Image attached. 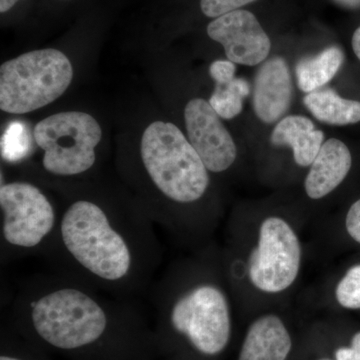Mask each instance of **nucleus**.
Here are the masks:
<instances>
[{
    "label": "nucleus",
    "instance_id": "nucleus-12",
    "mask_svg": "<svg viewBox=\"0 0 360 360\" xmlns=\"http://www.w3.org/2000/svg\"><path fill=\"white\" fill-rule=\"evenodd\" d=\"M352 163V153L345 142L336 139L323 142L305 179L307 195L321 200L333 193L347 176Z\"/></svg>",
    "mask_w": 360,
    "mask_h": 360
},
{
    "label": "nucleus",
    "instance_id": "nucleus-15",
    "mask_svg": "<svg viewBox=\"0 0 360 360\" xmlns=\"http://www.w3.org/2000/svg\"><path fill=\"white\" fill-rule=\"evenodd\" d=\"M307 110L319 122L331 125L354 124L360 122V103L342 98L335 90H315L303 98Z\"/></svg>",
    "mask_w": 360,
    "mask_h": 360
},
{
    "label": "nucleus",
    "instance_id": "nucleus-13",
    "mask_svg": "<svg viewBox=\"0 0 360 360\" xmlns=\"http://www.w3.org/2000/svg\"><path fill=\"white\" fill-rule=\"evenodd\" d=\"M291 338L276 315H264L251 324L238 360H286Z\"/></svg>",
    "mask_w": 360,
    "mask_h": 360
},
{
    "label": "nucleus",
    "instance_id": "nucleus-17",
    "mask_svg": "<svg viewBox=\"0 0 360 360\" xmlns=\"http://www.w3.org/2000/svg\"><path fill=\"white\" fill-rule=\"evenodd\" d=\"M250 92V84L246 80L234 78L229 84H215L210 103L220 117L232 120L243 111V99Z\"/></svg>",
    "mask_w": 360,
    "mask_h": 360
},
{
    "label": "nucleus",
    "instance_id": "nucleus-21",
    "mask_svg": "<svg viewBox=\"0 0 360 360\" xmlns=\"http://www.w3.org/2000/svg\"><path fill=\"white\" fill-rule=\"evenodd\" d=\"M236 63L231 60H217L210 68V77L215 84H225L236 78Z\"/></svg>",
    "mask_w": 360,
    "mask_h": 360
},
{
    "label": "nucleus",
    "instance_id": "nucleus-20",
    "mask_svg": "<svg viewBox=\"0 0 360 360\" xmlns=\"http://www.w3.org/2000/svg\"><path fill=\"white\" fill-rule=\"evenodd\" d=\"M253 1L255 0H200V9L206 18L214 20Z\"/></svg>",
    "mask_w": 360,
    "mask_h": 360
},
{
    "label": "nucleus",
    "instance_id": "nucleus-2",
    "mask_svg": "<svg viewBox=\"0 0 360 360\" xmlns=\"http://www.w3.org/2000/svg\"><path fill=\"white\" fill-rule=\"evenodd\" d=\"M110 295L52 272L25 281L11 307L37 340L60 352H77L96 347L113 328L136 321L131 300Z\"/></svg>",
    "mask_w": 360,
    "mask_h": 360
},
{
    "label": "nucleus",
    "instance_id": "nucleus-1",
    "mask_svg": "<svg viewBox=\"0 0 360 360\" xmlns=\"http://www.w3.org/2000/svg\"><path fill=\"white\" fill-rule=\"evenodd\" d=\"M156 224L144 208L77 198L59 212L42 251L53 272L108 295L148 288L160 262Z\"/></svg>",
    "mask_w": 360,
    "mask_h": 360
},
{
    "label": "nucleus",
    "instance_id": "nucleus-25",
    "mask_svg": "<svg viewBox=\"0 0 360 360\" xmlns=\"http://www.w3.org/2000/svg\"><path fill=\"white\" fill-rule=\"evenodd\" d=\"M352 44L355 56H356L357 58L360 60V26L355 30L354 37H352Z\"/></svg>",
    "mask_w": 360,
    "mask_h": 360
},
{
    "label": "nucleus",
    "instance_id": "nucleus-14",
    "mask_svg": "<svg viewBox=\"0 0 360 360\" xmlns=\"http://www.w3.org/2000/svg\"><path fill=\"white\" fill-rule=\"evenodd\" d=\"M270 141L274 146H290L295 162L300 167H307L312 165L319 155L323 144L324 134L314 129V122L309 118L290 115L277 123Z\"/></svg>",
    "mask_w": 360,
    "mask_h": 360
},
{
    "label": "nucleus",
    "instance_id": "nucleus-11",
    "mask_svg": "<svg viewBox=\"0 0 360 360\" xmlns=\"http://www.w3.org/2000/svg\"><path fill=\"white\" fill-rule=\"evenodd\" d=\"M292 98V82L288 63L270 58L259 68L253 87V108L262 122L274 123L288 110Z\"/></svg>",
    "mask_w": 360,
    "mask_h": 360
},
{
    "label": "nucleus",
    "instance_id": "nucleus-18",
    "mask_svg": "<svg viewBox=\"0 0 360 360\" xmlns=\"http://www.w3.org/2000/svg\"><path fill=\"white\" fill-rule=\"evenodd\" d=\"M335 295L341 307L360 309V264L348 270L338 283Z\"/></svg>",
    "mask_w": 360,
    "mask_h": 360
},
{
    "label": "nucleus",
    "instance_id": "nucleus-8",
    "mask_svg": "<svg viewBox=\"0 0 360 360\" xmlns=\"http://www.w3.org/2000/svg\"><path fill=\"white\" fill-rule=\"evenodd\" d=\"M300 260L302 248L290 225L269 217L260 225L258 245L250 255V281L264 292H281L295 283Z\"/></svg>",
    "mask_w": 360,
    "mask_h": 360
},
{
    "label": "nucleus",
    "instance_id": "nucleus-4",
    "mask_svg": "<svg viewBox=\"0 0 360 360\" xmlns=\"http://www.w3.org/2000/svg\"><path fill=\"white\" fill-rule=\"evenodd\" d=\"M153 300L170 330L186 338L200 354L213 356L229 345L231 310L224 291L217 284L198 281L177 290L165 277L156 284Z\"/></svg>",
    "mask_w": 360,
    "mask_h": 360
},
{
    "label": "nucleus",
    "instance_id": "nucleus-6",
    "mask_svg": "<svg viewBox=\"0 0 360 360\" xmlns=\"http://www.w3.org/2000/svg\"><path fill=\"white\" fill-rule=\"evenodd\" d=\"M1 258L41 255L56 233L59 212L39 186L27 181L0 186Z\"/></svg>",
    "mask_w": 360,
    "mask_h": 360
},
{
    "label": "nucleus",
    "instance_id": "nucleus-5",
    "mask_svg": "<svg viewBox=\"0 0 360 360\" xmlns=\"http://www.w3.org/2000/svg\"><path fill=\"white\" fill-rule=\"evenodd\" d=\"M72 77L70 59L58 49L21 54L0 68V108L13 115L39 110L63 96Z\"/></svg>",
    "mask_w": 360,
    "mask_h": 360
},
{
    "label": "nucleus",
    "instance_id": "nucleus-29",
    "mask_svg": "<svg viewBox=\"0 0 360 360\" xmlns=\"http://www.w3.org/2000/svg\"><path fill=\"white\" fill-rule=\"evenodd\" d=\"M321 360H330V359H321Z\"/></svg>",
    "mask_w": 360,
    "mask_h": 360
},
{
    "label": "nucleus",
    "instance_id": "nucleus-23",
    "mask_svg": "<svg viewBox=\"0 0 360 360\" xmlns=\"http://www.w3.org/2000/svg\"><path fill=\"white\" fill-rule=\"evenodd\" d=\"M336 360H360V352L352 347H341L336 350Z\"/></svg>",
    "mask_w": 360,
    "mask_h": 360
},
{
    "label": "nucleus",
    "instance_id": "nucleus-24",
    "mask_svg": "<svg viewBox=\"0 0 360 360\" xmlns=\"http://www.w3.org/2000/svg\"><path fill=\"white\" fill-rule=\"evenodd\" d=\"M20 1L22 0H0V13L2 14L9 13Z\"/></svg>",
    "mask_w": 360,
    "mask_h": 360
},
{
    "label": "nucleus",
    "instance_id": "nucleus-3",
    "mask_svg": "<svg viewBox=\"0 0 360 360\" xmlns=\"http://www.w3.org/2000/svg\"><path fill=\"white\" fill-rule=\"evenodd\" d=\"M139 158L143 175L155 193L146 208L148 214L158 196L160 198L153 215L156 225L165 224L167 203L194 205L207 193L210 184L207 168L176 125L163 122L148 125L141 137Z\"/></svg>",
    "mask_w": 360,
    "mask_h": 360
},
{
    "label": "nucleus",
    "instance_id": "nucleus-19",
    "mask_svg": "<svg viewBox=\"0 0 360 360\" xmlns=\"http://www.w3.org/2000/svg\"><path fill=\"white\" fill-rule=\"evenodd\" d=\"M27 137L20 124H13L2 137V158L9 162H18L28 155Z\"/></svg>",
    "mask_w": 360,
    "mask_h": 360
},
{
    "label": "nucleus",
    "instance_id": "nucleus-22",
    "mask_svg": "<svg viewBox=\"0 0 360 360\" xmlns=\"http://www.w3.org/2000/svg\"><path fill=\"white\" fill-rule=\"evenodd\" d=\"M345 224L348 234L360 243V200L355 201L348 210Z\"/></svg>",
    "mask_w": 360,
    "mask_h": 360
},
{
    "label": "nucleus",
    "instance_id": "nucleus-10",
    "mask_svg": "<svg viewBox=\"0 0 360 360\" xmlns=\"http://www.w3.org/2000/svg\"><path fill=\"white\" fill-rule=\"evenodd\" d=\"M206 32L224 47L227 58L233 63L255 66L269 58L271 42L250 11L238 9L214 18Z\"/></svg>",
    "mask_w": 360,
    "mask_h": 360
},
{
    "label": "nucleus",
    "instance_id": "nucleus-28",
    "mask_svg": "<svg viewBox=\"0 0 360 360\" xmlns=\"http://www.w3.org/2000/svg\"><path fill=\"white\" fill-rule=\"evenodd\" d=\"M0 360H25V359H20V357L15 356V355H13V354H2L1 356H0Z\"/></svg>",
    "mask_w": 360,
    "mask_h": 360
},
{
    "label": "nucleus",
    "instance_id": "nucleus-7",
    "mask_svg": "<svg viewBox=\"0 0 360 360\" xmlns=\"http://www.w3.org/2000/svg\"><path fill=\"white\" fill-rule=\"evenodd\" d=\"M101 137L98 122L80 111L56 113L34 127L35 142L44 151L42 168L56 176L75 177L92 169Z\"/></svg>",
    "mask_w": 360,
    "mask_h": 360
},
{
    "label": "nucleus",
    "instance_id": "nucleus-16",
    "mask_svg": "<svg viewBox=\"0 0 360 360\" xmlns=\"http://www.w3.org/2000/svg\"><path fill=\"white\" fill-rule=\"evenodd\" d=\"M343 58L341 49L331 46L314 58L302 59L295 68L298 87L310 94L328 84L340 70Z\"/></svg>",
    "mask_w": 360,
    "mask_h": 360
},
{
    "label": "nucleus",
    "instance_id": "nucleus-26",
    "mask_svg": "<svg viewBox=\"0 0 360 360\" xmlns=\"http://www.w3.org/2000/svg\"><path fill=\"white\" fill-rule=\"evenodd\" d=\"M341 6L350 7V8H356L360 7V0H335Z\"/></svg>",
    "mask_w": 360,
    "mask_h": 360
},
{
    "label": "nucleus",
    "instance_id": "nucleus-27",
    "mask_svg": "<svg viewBox=\"0 0 360 360\" xmlns=\"http://www.w3.org/2000/svg\"><path fill=\"white\" fill-rule=\"evenodd\" d=\"M350 347L354 348V350L360 352V331L359 333H357L356 335L354 336V338H352Z\"/></svg>",
    "mask_w": 360,
    "mask_h": 360
},
{
    "label": "nucleus",
    "instance_id": "nucleus-9",
    "mask_svg": "<svg viewBox=\"0 0 360 360\" xmlns=\"http://www.w3.org/2000/svg\"><path fill=\"white\" fill-rule=\"evenodd\" d=\"M184 120L188 141L208 172L220 174L231 167L238 148L210 101L191 99L186 104Z\"/></svg>",
    "mask_w": 360,
    "mask_h": 360
}]
</instances>
